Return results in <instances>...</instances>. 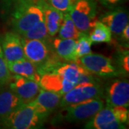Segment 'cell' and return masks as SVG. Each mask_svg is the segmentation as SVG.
<instances>
[{
  "label": "cell",
  "instance_id": "obj_5",
  "mask_svg": "<svg viewBox=\"0 0 129 129\" xmlns=\"http://www.w3.org/2000/svg\"><path fill=\"white\" fill-rule=\"evenodd\" d=\"M91 74L101 77L116 75V69L110 58L101 54L90 53L80 57L76 61Z\"/></svg>",
  "mask_w": 129,
  "mask_h": 129
},
{
  "label": "cell",
  "instance_id": "obj_26",
  "mask_svg": "<svg viewBox=\"0 0 129 129\" xmlns=\"http://www.w3.org/2000/svg\"><path fill=\"white\" fill-rule=\"evenodd\" d=\"M89 83H95V80H94V78L92 77V74L90 73V72H88L87 70L84 68L83 66L81 65L80 73V75H79L78 81L77 85Z\"/></svg>",
  "mask_w": 129,
  "mask_h": 129
},
{
  "label": "cell",
  "instance_id": "obj_15",
  "mask_svg": "<svg viewBox=\"0 0 129 129\" xmlns=\"http://www.w3.org/2000/svg\"><path fill=\"white\" fill-rule=\"evenodd\" d=\"M109 106L128 108L129 105V83L127 80H117L111 85L108 92Z\"/></svg>",
  "mask_w": 129,
  "mask_h": 129
},
{
  "label": "cell",
  "instance_id": "obj_22",
  "mask_svg": "<svg viewBox=\"0 0 129 129\" xmlns=\"http://www.w3.org/2000/svg\"><path fill=\"white\" fill-rule=\"evenodd\" d=\"M22 35L24 38L29 40H40L44 41L48 36L45 19H43L38 22Z\"/></svg>",
  "mask_w": 129,
  "mask_h": 129
},
{
  "label": "cell",
  "instance_id": "obj_10",
  "mask_svg": "<svg viewBox=\"0 0 129 129\" xmlns=\"http://www.w3.org/2000/svg\"><path fill=\"white\" fill-rule=\"evenodd\" d=\"M88 128L95 129L125 128V125L119 120L113 107L108 106L98 111L92 120L88 125Z\"/></svg>",
  "mask_w": 129,
  "mask_h": 129
},
{
  "label": "cell",
  "instance_id": "obj_1",
  "mask_svg": "<svg viewBox=\"0 0 129 129\" xmlns=\"http://www.w3.org/2000/svg\"><path fill=\"white\" fill-rule=\"evenodd\" d=\"M44 19V14L37 0H23L17 3L13 15V26L19 35H22Z\"/></svg>",
  "mask_w": 129,
  "mask_h": 129
},
{
  "label": "cell",
  "instance_id": "obj_2",
  "mask_svg": "<svg viewBox=\"0 0 129 129\" xmlns=\"http://www.w3.org/2000/svg\"><path fill=\"white\" fill-rule=\"evenodd\" d=\"M41 120L32 103H23L2 120L5 126L13 129H31Z\"/></svg>",
  "mask_w": 129,
  "mask_h": 129
},
{
  "label": "cell",
  "instance_id": "obj_13",
  "mask_svg": "<svg viewBox=\"0 0 129 129\" xmlns=\"http://www.w3.org/2000/svg\"><path fill=\"white\" fill-rule=\"evenodd\" d=\"M37 3L42 9L48 35L55 36L63 22L64 13L52 7L45 0H37Z\"/></svg>",
  "mask_w": 129,
  "mask_h": 129
},
{
  "label": "cell",
  "instance_id": "obj_27",
  "mask_svg": "<svg viewBox=\"0 0 129 129\" xmlns=\"http://www.w3.org/2000/svg\"><path fill=\"white\" fill-rule=\"evenodd\" d=\"M103 5L108 7H113L115 5L120 4L123 0H97Z\"/></svg>",
  "mask_w": 129,
  "mask_h": 129
},
{
  "label": "cell",
  "instance_id": "obj_18",
  "mask_svg": "<svg viewBox=\"0 0 129 129\" xmlns=\"http://www.w3.org/2000/svg\"><path fill=\"white\" fill-rule=\"evenodd\" d=\"M76 40L56 38L53 42V45L57 55L66 61L76 62L78 58L75 52Z\"/></svg>",
  "mask_w": 129,
  "mask_h": 129
},
{
  "label": "cell",
  "instance_id": "obj_30",
  "mask_svg": "<svg viewBox=\"0 0 129 129\" xmlns=\"http://www.w3.org/2000/svg\"><path fill=\"white\" fill-rule=\"evenodd\" d=\"M10 1H12V2H22V1H23V0H10Z\"/></svg>",
  "mask_w": 129,
  "mask_h": 129
},
{
  "label": "cell",
  "instance_id": "obj_16",
  "mask_svg": "<svg viewBox=\"0 0 129 129\" xmlns=\"http://www.w3.org/2000/svg\"><path fill=\"white\" fill-rule=\"evenodd\" d=\"M7 66L11 74L30 79L38 83L40 82L41 75L37 70V66L26 58L7 62Z\"/></svg>",
  "mask_w": 129,
  "mask_h": 129
},
{
  "label": "cell",
  "instance_id": "obj_21",
  "mask_svg": "<svg viewBox=\"0 0 129 129\" xmlns=\"http://www.w3.org/2000/svg\"><path fill=\"white\" fill-rule=\"evenodd\" d=\"M80 64L76 62H73L71 63L64 64L60 66L55 71L61 75L64 79L74 83L76 85L80 73Z\"/></svg>",
  "mask_w": 129,
  "mask_h": 129
},
{
  "label": "cell",
  "instance_id": "obj_28",
  "mask_svg": "<svg viewBox=\"0 0 129 129\" xmlns=\"http://www.w3.org/2000/svg\"><path fill=\"white\" fill-rule=\"evenodd\" d=\"M122 66L125 72L128 73L129 71V56L128 52L123 57L122 60Z\"/></svg>",
  "mask_w": 129,
  "mask_h": 129
},
{
  "label": "cell",
  "instance_id": "obj_25",
  "mask_svg": "<svg viewBox=\"0 0 129 129\" xmlns=\"http://www.w3.org/2000/svg\"><path fill=\"white\" fill-rule=\"evenodd\" d=\"M52 7L62 12L68 13L73 8L77 0H45Z\"/></svg>",
  "mask_w": 129,
  "mask_h": 129
},
{
  "label": "cell",
  "instance_id": "obj_11",
  "mask_svg": "<svg viewBox=\"0 0 129 129\" xmlns=\"http://www.w3.org/2000/svg\"><path fill=\"white\" fill-rule=\"evenodd\" d=\"M61 97L60 94L52 91L40 89L37 97L31 103L35 106L41 119L51 113L60 104Z\"/></svg>",
  "mask_w": 129,
  "mask_h": 129
},
{
  "label": "cell",
  "instance_id": "obj_23",
  "mask_svg": "<svg viewBox=\"0 0 129 129\" xmlns=\"http://www.w3.org/2000/svg\"><path fill=\"white\" fill-rule=\"evenodd\" d=\"M91 45L89 36L85 32H81L78 38L76 40L75 46V52L78 60L80 57L91 53Z\"/></svg>",
  "mask_w": 129,
  "mask_h": 129
},
{
  "label": "cell",
  "instance_id": "obj_8",
  "mask_svg": "<svg viewBox=\"0 0 129 129\" xmlns=\"http://www.w3.org/2000/svg\"><path fill=\"white\" fill-rule=\"evenodd\" d=\"M25 58L36 66L45 64L49 57L46 44L40 40H29L22 37Z\"/></svg>",
  "mask_w": 129,
  "mask_h": 129
},
{
  "label": "cell",
  "instance_id": "obj_20",
  "mask_svg": "<svg viewBox=\"0 0 129 129\" xmlns=\"http://www.w3.org/2000/svg\"><path fill=\"white\" fill-rule=\"evenodd\" d=\"M59 38L61 39H73L77 40L81 32L76 27L75 24L71 19L69 13L64 14L63 22L59 29Z\"/></svg>",
  "mask_w": 129,
  "mask_h": 129
},
{
  "label": "cell",
  "instance_id": "obj_24",
  "mask_svg": "<svg viewBox=\"0 0 129 129\" xmlns=\"http://www.w3.org/2000/svg\"><path fill=\"white\" fill-rule=\"evenodd\" d=\"M11 78L12 74L8 69L7 62L5 60L0 45V88L9 84Z\"/></svg>",
  "mask_w": 129,
  "mask_h": 129
},
{
  "label": "cell",
  "instance_id": "obj_9",
  "mask_svg": "<svg viewBox=\"0 0 129 129\" xmlns=\"http://www.w3.org/2000/svg\"><path fill=\"white\" fill-rule=\"evenodd\" d=\"M1 47L7 62H15L25 58L22 37L17 33H6Z\"/></svg>",
  "mask_w": 129,
  "mask_h": 129
},
{
  "label": "cell",
  "instance_id": "obj_17",
  "mask_svg": "<svg viewBox=\"0 0 129 129\" xmlns=\"http://www.w3.org/2000/svg\"><path fill=\"white\" fill-rule=\"evenodd\" d=\"M22 104L23 103L20 98L11 90L2 91L0 92V119H5Z\"/></svg>",
  "mask_w": 129,
  "mask_h": 129
},
{
  "label": "cell",
  "instance_id": "obj_19",
  "mask_svg": "<svg viewBox=\"0 0 129 129\" xmlns=\"http://www.w3.org/2000/svg\"><path fill=\"white\" fill-rule=\"evenodd\" d=\"M89 38L92 43L110 42L112 33L110 29L102 22L95 19L89 29Z\"/></svg>",
  "mask_w": 129,
  "mask_h": 129
},
{
  "label": "cell",
  "instance_id": "obj_29",
  "mask_svg": "<svg viewBox=\"0 0 129 129\" xmlns=\"http://www.w3.org/2000/svg\"><path fill=\"white\" fill-rule=\"evenodd\" d=\"M129 26L128 24H127L126 26H125V27L123 29V32L121 33V35H122V37L124 39L125 41L126 42H128L129 40Z\"/></svg>",
  "mask_w": 129,
  "mask_h": 129
},
{
  "label": "cell",
  "instance_id": "obj_6",
  "mask_svg": "<svg viewBox=\"0 0 129 129\" xmlns=\"http://www.w3.org/2000/svg\"><path fill=\"white\" fill-rule=\"evenodd\" d=\"M101 95L102 89L97 83L78 84L62 95L60 105L61 107H67L88 99L100 98Z\"/></svg>",
  "mask_w": 129,
  "mask_h": 129
},
{
  "label": "cell",
  "instance_id": "obj_7",
  "mask_svg": "<svg viewBox=\"0 0 129 129\" xmlns=\"http://www.w3.org/2000/svg\"><path fill=\"white\" fill-rule=\"evenodd\" d=\"M10 90L20 98L23 103L32 102L40 90L39 83L19 75H12L9 83Z\"/></svg>",
  "mask_w": 129,
  "mask_h": 129
},
{
  "label": "cell",
  "instance_id": "obj_14",
  "mask_svg": "<svg viewBox=\"0 0 129 129\" xmlns=\"http://www.w3.org/2000/svg\"><path fill=\"white\" fill-rule=\"evenodd\" d=\"M101 22L110 29L112 34L120 35L125 26L128 24V16L125 9L118 8L103 15Z\"/></svg>",
  "mask_w": 129,
  "mask_h": 129
},
{
  "label": "cell",
  "instance_id": "obj_3",
  "mask_svg": "<svg viewBox=\"0 0 129 129\" xmlns=\"http://www.w3.org/2000/svg\"><path fill=\"white\" fill-rule=\"evenodd\" d=\"M95 0H77L68 13L79 31L86 33L95 19Z\"/></svg>",
  "mask_w": 129,
  "mask_h": 129
},
{
  "label": "cell",
  "instance_id": "obj_4",
  "mask_svg": "<svg viewBox=\"0 0 129 129\" xmlns=\"http://www.w3.org/2000/svg\"><path fill=\"white\" fill-rule=\"evenodd\" d=\"M103 106V101L98 98L67 106L65 119L70 122H79L90 119L101 110Z\"/></svg>",
  "mask_w": 129,
  "mask_h": 129
},
{
  "label": "cell",
  "instance_id": "obj_12",
  "mask_svg": "<svg viewBox=\"0 0 129 129\" xmlns=\"http://www.w3.org/2000/svg\"><path fill=\"white\" fill-rule=\"evenodd\" d=\"M39 85L42 89L57 92L60 95L69 92L75 86L74 83L67 80L55 71L43 74L40 78Z\"/></svg>",
  "mask_w": 129,
  "mask_h": 129
}]
</instances>
